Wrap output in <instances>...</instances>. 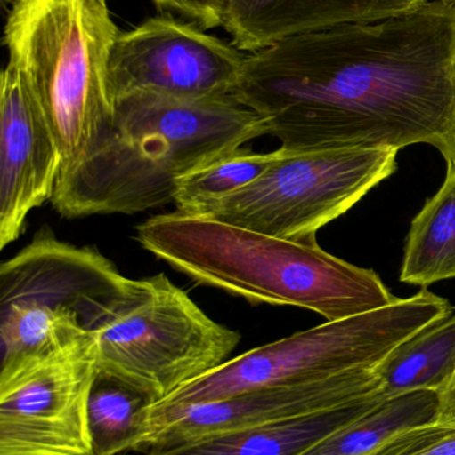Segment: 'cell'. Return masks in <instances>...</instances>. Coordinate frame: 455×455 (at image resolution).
Returning a JSON list of instances; mask_svg holds the SVG:
<instances>
[{"mask_svg":"<svg viewBox=\"0 0 455 455\" xmlns=\"http://www.w3.org/2000/svg\"><path fill=\"white\" fill-rule=\"evenodd\" d=\"M151 405L143 393L99 371L88 401L93 454L118 455L143 449L151 432Z\"/></svg>","mask_w":455,"mask_h":455,"instance_id":"cell-18","label":"cell"},{"mask_svg":"<svg viewBox=\"0 0 455 455\" xmlns=\"http://www.w3.org/2000/svg\"><path fill=\"white\" fill-rule=\"evenodd\" d=\"M385 395L317 416L227 433L175 448L151 449L147 455H301L352 424Z\"/></svg>","mask_w":455,"mask_h":455,"instance_id":"cell-14","label":"cell"},{"mask_svg":"<svg viewBox=\"0 0 455 455\" xmlns=\"http://www.w3.org/2000/svg\"><path fill=\"white\" fill-rule=\"evenodd\" d=\"M398 152L280 148V157L258 180L199 216L272 237L315 243L321 228L341 218L397 171Z\"/></svg>","mask_w":455,"mask_h":455,"instance_id":"cell-7","label":"cell"},{"mask_svg":"<svg viewBox=\"0 0 455 455\" xmlns=\"http://www.w3.org/2000/svg\"><path fill=\"white\" fill-rule=\"evenodd\" d=\"M429 0H227L222 27L240 51L258 52L288 37L389 18Z\"/></svg>","mask_w":455,"mask_h":455,"instance_id":"cell-13","label":"cell"},{"mask_svg":"<svg viewBox=\"0 0 455 455\" xmlns=\"http://www.w3.org/2000/svg\"><path fill=\"white\" fill-rule=\"evenodd\" d=\"M248 55L170 12L120 32L109 63L112 104L134 93L178 100L234 95Z\"/></svg>","mask_w":455,"mask_h":455,"instance_id":"cell-10","label":"cell"},{"mask_svg":"<svg viewBox=\"0 0 455 455\" xmlns=\"http://www.w3.org/2000/svg\"><path fill=\"white\" fill-rule=\"evenodd\" d=\"M437 421L455 422V374L448 387L440 393Z\"/></svg>","mask_w":455,"mask_h":455,"instance_id":"cell-22","label":"cell"},{"mask_svg":"<svg viewBox=\"0 0 455 455\" xmlns=\"http://www.w3.org/2000/svg\"><path fill=\"white\" fill-rule=\"evenodd\" d=\"M440 393L414 390L385 395L344 429L301 455H365L400 430L435 421Z\"/></svg>","mask_w":455,"mask_h":455,"instance_id":"cell-17","label":"cell"},{"mask_svg":"<svg viewBox=\"0 0 455 455\" xmlns=\"http://www.w3.org/2000/svg\"><path fill=\"white\" fill-rule=\"evenodd\" d=\"M240 148L187 173L176 183L174 203L184 215H203L208 208L258 180L280 157Z\"/></svg>","mask_w":455,"mask_h":455,"instance_id":"cell-19","label":"cell"},{"mask_svg":"<svg viewBox=\"0 0 455 455\" xmlns=\"http://www.w3.org/2000/svg\"><path fill=\"white\" fill-rule=\"evenodd\" d=\"M159 10L171 11L191 20L200 28L222 26L227 0H152Z\"/></svg>","mask_w":455,"mask_h":455,"instance_id":"cell-21","label":"cell"},{"mask_svg":"<svg viewBox=\"0 0 455 455\" xmlns=\"http://www.w3.org/2000/svg\"><path fill=\"white\" fill-rule=\"evenodd\" d=\"M435 2L455 3V0H435Z\"/></svg>","mask_w":455,"mask_h":455,"instance_id":"cell-23","label":"cell"},{"mask_svg":"<svg viewBox=\"0 0 455 455\" xmlns=\"http://www.w3.org/2000/svg\"><path fill=\"white\" fill-rule=\"evenodd\" d=\"M376 369L386 395L443 393L455 374V307L401 342Z\"/></svg>","mask_w":455,"mask_h":455,"instance_id":"cell-15","label":"cell"},{"mask_svg":"<svg viewBox=\"0 0 455 455\" xmlns=\"http://www.w3.org/2000/svg\"><path fill=\"white\" fill-rule=\"evenodd\" d=\"M385 395L377 369L325 381L253 390L224 400L178 406H150L149 440L143 449H168L206 438L317 416Z\"/></svg>","mask_w":455,"mask_h":455,"instance_id":"cell-11","label":"cell"},{"mask_svg":"<svg viewBox=\"0 0 455 455\" xmlns=\"http://www.w3.org/2000/svg\"><path fill=\"white\" fill-rule=\"evenodd\" d=\"M95 336L0 376V455H95L88 401Z\"/></svg>","mask_w":455,"mask_h":455,"instance_id":"cell-9","label":"cell"},{"mask_svg":"<svg viewBox=\"0 0 455 455\" xmlns=\"http://www.w3.org/2000/svg\"><path fill=\"white\" fill-rule=\"evenodd\" d=\"M3 4H11L12 3V0H2Z\"/></svg>","mask_w":455,"mask_h":455,"instance_id":"cell-24","label":"cell"},{"mask_svg":"<svg viewBox=\"0 0 455 455\" xmlns=\"http://www.w3.org/2000/svg\"><path fill=\"white\" fill-rule=\"evenodd\" d=\"M365 455H455V422L435 419L400 430Z\"/></svg>","mask_w":455,"mask_h":455,"instance_id":"cell-20","label":"cell"},{"mask_svg":"<svg viewBox=\"0 0 455 455\" xmlns=\"http://www.w3.org/2000/svg\"><path fill=\"white\" fill-rule=\"evenodd\" d=\"M264 135L266 119L234 95L125 96L85 159L59 176L51 203L67 219L163 207L174 203L179 179Z\"/></svg>","mask_w":455,"mask_h":455,"instance_id":"cell-2","label":"cell"},{"mask_svg":"<svg viewBox=\"0 0 455 455\" xmlns=\"http://www.w3.org/2000/svg\"><path fill=\"white\" fill-rule=\"evenodd\" d=\"M136 283L98 249L40 229L0 267V376L95 336Z\"/></svg>","mask_w":455,"mask_h":455,"instance_id":"cell-5","label":"cell"},{"mask_svg":"<svg viewBox=\"0 0 455 455\" xmlns=\"http://www.w3.org/2000/svg\"><path fill=\"white\" fill-rule=\"evenodd\" d=\"M119 35L107 0L11 3L4 27L8 61L50 123L61 149V175L85 159L111 122L109 63Z\"/></svg>","mask_w":455,"mask_h":455,"instance_id":"cell-4","label":"cell"},{"mask_svg":"<svg viewBox=\"0 0 455 455\" xmlns=\"http://www.w3.org/2000/svg\"><path fill=\"white\" fill-rule=\"evenodd\" d=\"M235 98L293 152L427 144L455 168V3L288 37L248 55Z\"/></svg>","mask_w":455,"mask_h":455,"instance_id":"cell-1","label":"cell"},{"mask_svg":"<svg viewBox=\"0 0 455 455\" xmlns=\"http://www.w3.org/2000/svg\"><path fill=\"white\" fill-rule=\"evenodd\" d=\"M61 170L45 111L8 61L0 79V248L18 240L29 213L51 202Z\"/></svg>","mask_w":455,"mask_h":455,"instance_id":"cell-12","label":"cell"},{"mask_svg":"<svg viewBox=\"0 0 455 455\" xmlns=\"http://www.w3.org/2000/svg\"><path fill=\"white\" fill-rule=\"evenodd\" d=\"M402 339V323L389 307L326 321L227 360L151 406L211 403L253 390L312 384L376 369Z\"/></svg>","mask_w":455,"mask_h":455,"instance_id":"cell-8","label":"cell"},{"mask_svg":"<svg viewBox=\"0 0 455 455\" xmlns=\"http://www.w3.org/2000/svg\"><path fill=\"white\" fill-rule=\"evenodd\" d=\"M136 240L198 283L251 304L305 307L336 321L398 299L374 270L331 256L317 241L272 237L178 211L143 221Z\"/></svg>","mask_w":455,"mask_h":455,"instance_id":"cell-3","label":"cell"},{"mask_svg":"<svg viewBox=\"0 0 455 455\" xmlns=\"http://www.w3.org/2000/svg\"><path fill=\"white\" fill-rule=\"evenodd\" d=\"M455 278V168L411 221L400 281L427 288Z\"/></svg>","mask_w":455,"mask_h":455,"instance_id":"cell-16","label":"cell"},{"mask_svg":"<svg viewBox=\"0 0 455 455\" xmlns=\"http://www.w3.org/2000/svg\"><path fill=\"white\" fill-rule=\"evenodd\" d=\"M98 368L152 405L226 363L240 334L208 317L183 289L155 275L95 333Z\"/></svg>","mask_w":455,"mask_h":455,"instance_id":"cell-6","label":"cell"}]
</instances>
